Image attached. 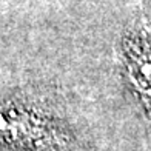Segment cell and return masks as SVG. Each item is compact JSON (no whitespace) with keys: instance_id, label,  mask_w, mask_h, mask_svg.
Instances as JSON below:
<instances>
[{"instance_id":"obj_1","label":"cell","mask_w":151,"mask_h":151,"mask_svg":"<svg viewBox=\"0 0 151 151\" xmlns=\"http://www.w3.org/2000/svg\"><path fill=\"white\" fill-rule=\"evenodd\" d=\"M125 52L129 79L151 113V12L134 25Z\"/></svg>"}]
</instances>
